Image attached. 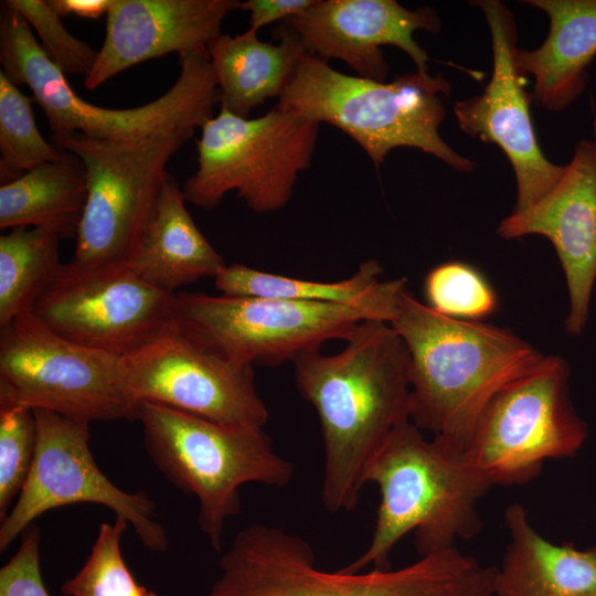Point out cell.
Returning a JSON list of instances; mask_svg holds the SVG:
<instances>
[{
	"label": "cell",
	"instance_id": "1",
	"mask_svg": "<svg viewBox=\"0 0 596 596\" xmlns=\"http://www.w3.org/2000/svg\"><path fill=\"white\" fill-rule=\"evenodd\" d=\"M333 355L292 359L300 394L316 409L324 449L321 501L330 513L353 511L365 475L391 433L411 421L407 348L387 322L362 320Z\"/></svg>",
	"mask_w": 596,
	"mask_h": 596
},
{
	"label": "cell",
	"instance_id": "2",
	"mask_svg": "<svg viewBox=\"0 0 596 596\" xmlns=\"http://www.w3.org/2000/svg\"><path fill=\"white\" fill-rule=\"evenodd\" d=\"M390 324L408 352L411 422L462 450L493 396L545 358L512 331L445 317L406 288Z\"/></svg>",
	"mask_w": 596,
	"mask_h": 596
},
{
	"label": "cell",
	"instance_id": "3",
	"mask_svg": "<svg viewBox=\"0 0 596 596\" xmlns=\"http://www.w3.org/2000/svg\"><path fill=\"white\" fill-rule=\"evenodd\" d=\"M219 567L205 596H494L496 567L456 546L396 570L330 572L304 538L259 522L234 535Z\"/></svg>",
	"mask_w": 596,
	"mask_h": 596
},
{
	"label": "cell",
	"instance_id": "4",
	"mask_svg": "<svg viewBox=\"0 0 596 596\" xmlns=\"http://www.w3.org/2000/svg\"><path fill=\"white\" fill-rule=\"evenodd\" d=\"M365 482L375 483L380 503L365 551L341 570L390 568L398 541L414 532L419 556L455 546L481 529L477 504L492 486L466 450L426 438L411 421L398 425L372 460Z\"/></svg>",
	"mask_w": 596,
	"mask_h": 596
},
{
	"label": "cell",
	"instance_id": "5",
	"mask_svg": "<svg viewBox=\"0 0 596 596\" xmlns=\"http://www.w3.org/2000/svg\"><path fill=\"white\" fill-rule=\"evenodd\" d=\"M449 95L450 84L441 74L416 71L385 83L341 73L306 53L275 108L339 128L375 167L392 149L411 147L470 172L476 163L454 151L438 131Z\"/></svg>",
	"mask_w": 596,
	"mask_h": 596
},
{
	"label": "cell",
	"instance_id": "6",
	"mask_svg": "<svg viewBox=\"0 0 596 596\" xmlns=\"http://www.w3.org/2000/svg\"><path fill=\"white\" fill-rule=\"evenodd\" d=\"M137 421L153 466L196 498L200 530L217 552L227 520L241 512L242 486L285 487L294 477V464L275 450L263 427L225 425L147 402L139 404Z\"/></svg>",
	"mask_w": 596,
	"mask_h": 596
},
{
	"label": "cell",
	"instance_id": "7",
	"mask_svg": "<svg viewBox=\"0 0 596 596\" xmlns=\"http://www.w3.org/2000/svg\"><path fill=\"white\" fill-rule=\"evenodd\" d=\"M0 13V71L18 87L30 88L53 134L78 131L99 139L131 140L180 125L201 129L213 117L219 97L209 54L180 55L177 81L155 100L134 108H105L71 88L18 12L1 2Z\"/></svg>",
	"mask_w": 596,
	"mask_h": 596
},
{
	"label": "cell",
	"instance_id": "8",
	"mask_svg": "<svg viewBox=\"0 0 596 596\" xmlns=\"http://www.w3.org/2000/svg\"><path fill=\"white\" fill-rule=\"evenodd\" d=\"M198 128L180 125L131 140L53 134L52 142L77 156L87 174V201L71 262L129 263L157 204L168 162Z\"/></svg>",
	"mask_w": 596,
	"mask_h": 596
},
{
	"label": "cell",
	"instance_id": "9",
	"mask_svg": "<svg viewBox=\"0 0 596 596\" xmlns=\"http://www.w3.org/2000/svg\"><path fill=\"white\" fill-rule=\"evenodd\" d=\"M0 406L92 423L137 421L121 359L73 342L32 312L0 327Z\"/></svg>",
	"mask_w": 596,
	"mask_h": 596
},
{
	"label": "cell",
	"instance_id": "10",
	"mask_svg": "<svg viewBox=\"0 0 596 596\" xmlns=\"http://www.w3.org/2000/svg\"><path fill=\"white\" fill-rule=\"evenodd\" d=\"M319 125L275 107L255 118L220 108L201 127L198 168L182 188L185 200L212 210L236 191L255 213L284 207L310 164Z\"/></svg>",
	"mask_w": 596,
	"mask_h": 596
},
{
	"label": "cell",
	"instance_id": "11",
	"mask_svg": "<svg viewBox=\"0 0 596 596\" xmlns=\"http://www.w3.org/2000/svg\"><path fill=\"white\" fill-rule=\"evenodd\" d=\"M120 359L125 385L138 404L231 426L264 427L268 419L253 365L231 359L174 312L148 342Z\"/></svg>",
	"mask_w": 596,
	"mask_h": 596
},
{
	"label": "cell",
	"instance_id": "12",
	"mask_svg": "<svg viewBox=\"0 0 596 596\" xmlns=\"http://www.w3.org/2000/svg\"><path fill=\"white\" fill-rule=\"evenodd\" d=\"M566 361L547 355L533 372L498 392L482 412L466 453L493 486H522L547 459L573 458L587 428L568 392Z\"/></svg>",
	"mask_w": 596,
	"mask_h": 596
},
{
	"label": "cell",
	"instance_id": "13",
	"mask_svg": "<svg viewBox=\"0 0 596 596\" xmlns=\"http://www.w3.org/2000/svg\"><path fill=\"white\" fill-rule=\"evenodd\" d=\"M34 460L23 489L0 521V552L45 512L79 503L110 509L127 521L145 547L166 551L169 538L153 500L143 490L120 489L99 469L89 448V423L44 409H34Z\"/></svg>",
	"mask_w": 596,
	"mask_h": 596
},
{
	"label": "cell",
	"instance_id": "14",
	"mask_svg": "<svg viewBox=\"0 0 596 596\" xmlns=\"http://www.w3.org/2000/svg\"><path fill=\"white\" fill-rule=\"evenodd\" d=\"M174 295L128 264H63L31 312L55 333L116 356L148 342L174 312Z\"/></svg>",
	"mask_w": 596,
	"mask_h": 596
},
{
	"label": "cell",
	"instance_id": "15",
	"mask_svg": "<svg viewBox=\"0 0 596 596\" xmlns=\"http://www.w3.org/2000/svg\"><path fill=\"white\" fill-rule=\"evenodd\" d=\"M174 313L231 359L249 365L292 361L329 340H347L360 321L370 320L340 305L189 291L175 292Z\"/></svg>",
	"mask_w": 596,
	"mask_h": 596
},
{
	"label": "cell",
	"instance_id": "16",
	"mask_svg": "<svg viewBox=\"0 0 596 596\" xmlns=\"http://www.w3.org/2000/svg\"><path fill=\"white\" fill-rule=\"evenodd\" d=\"M489 25L493 70L480 95L457 102L454 113L470 137L499 146L512 164L518 195L513 211L523 210L550 192L566 164H555L543 155L534 132L524 76L517 62V30L512 13L498 0L475 1Z\"/></svg>",
	"mask_w": 596,
	"mask_h": 596
},
{
	"label": "cell",
	"instance_id": "17",
	"mask_svg": "<svg viewBox=\"0 0 596 596\" xmlns=\"http://www.w3.org/2000/svg\"><path fill=\"white\" fill-rule=\"evenodd\" d=\"M507 240L542 235L553 244L567 285L565 331L578 336L596 281V140L582 139L555 187L498 226Z\"/></svg>",
	"mask_w": 596,
	"mask_h": 596
},
{
	"label": "cell",
	"instance_id": "18",
	"mask_svg": "<svg viewBox=\"0 0 596 596\" xmlns=\"http://www.w3.org/2000/svg\"><path fill=\"white\" fill-rule=\"evenodd\" d=\"M307 53L340 60L358 76L385 82L389 64L382 45L404 51L416 71L427 73L428 56L417 44V30L438 32L440 19L429 7L408 10L395 0H316L286 21Z\"/></svg>",
	"mask_w": 596,
	"mask_h": 596
},
{
	"label": "cell",
	"instance_id": "19",
	"mask_svg": "<svg viewBox=\"0 0 596 596\" xmlns=\"http://www.w3.org/2000/svg\"><path fill=\"white\" fill-rule=\"evenodd\" d=\"M237 0H114L106 35L84 86L95 89L121 72L169 53L209 54Z\"/></svg>",
	"mask_w": 596,
	"mask_h": 596
},
{
	"label": "cell",
	"instance_id": "20",
	"mask_svg": "<svg viewBox=\"0 0 596 596\" xmlns=\"http://www.w3.org/2000/svg\"><path fill=\"white\" fill-rule=\"evenodd\" d=\"M503 520L510 539L496 567L494 596H596V545L550 542L520 503L508 505Z\"/></svg>",
	"mask_w": 596,
	"mask_h": 596
},
{
	"label": "cell",
	"instance_id": "21",
	"mask_svg": "<svg viewBox=\"0 0 596 596\" xmlns=\"http://www.w3.org/2000/svg\"><path fill=\"white\" fill-rule=\"evenodd\" d=\"M544 11L550 30L534 50L517 49L520 73L534 77L533 96L550 111H562L585 89L596 56V0H529Z\"/></svg>",
	"mask_w": 596,
	"mask_h": 596
},
{
	"label": "cell",
	"instance_id": "22",
	"mask_svg": "<svg viewBox=\"0 0 596 596\" xmlns=\"http://www.w3.org/2000/svg\"><path fill=\"white\" fill-rule=\"evenodd\" d=\"M185 195L168 172L141 241L129 260L145 281L169 294L226 265L185 207Z\"/></svg>",
	"mask_w": 596,
	"mask_h": 596
},
{
	"label": "cell",
	"instance_id": "23",
	"mask_svg": "<svg viewBox=\"0 0 596 596\" xmlns=\"http://www.w3.org/2000/svg\"><path fill=\"white\" fill-rule=\"evenodd\" d=\"M207 52L221 108L244 118L268 98L281 96L307 53L288 26L278 44L259 40L257 31L248 29L235 36L221 34Z\"/></svg>",
	"mask_w": 596,
	"mask_h": 596
},
{
	"label": "cell",
	"instance_id": "24",
	"mask_svg": "<svg viewBox=\"0 0 596 596\" xmlns=\"http://www.w3.org/2000/svg\"><path fill=\"white\" fill-rule=\"evenodd\" d=\"M382 272L377 260L368 259L350 278L317 281L232 264L220 270L214 284L226 296L272 297L347 306L363 311L370 320L391 323L400 296L406 288V279L380 280Z\"/></svg>",
	"mask_w": 596,
	"mask_h": 596
},
{
	"label": "cell",
	"instance_id": "25",
	"mask_svg": "<svg viewBox=\"0 0 596 596\" xmlns=\"http://www.w3.org/2000/svg\"><path fill=\"white\" fill-rule=\"evenodd\" d=\"M83 162L64 150L0 187V228L45 227L60 238H75L87 201Z\"/></svg>",
	"mask_w": 596,
	"mask_h": 596
},
{
	"label": "cell",
	"instance_id": "26",
	"mask_svg": "<svg viewBox=\"0 0 596 596\" xmlns=\"http://www.w3.org/2000/svg\"><path fill=\"white\" fill-rule=\"evenodd\" d=\"M60 240L45 227H18L0 236V327L31 312L57 274Z\"/></svg>",
	"mask_w": 596,
	"mask_h": 596
},
{
	"label": "cell",
	"instance_id": "27",
	"mask_svg": "<svg viewBox=\"0 0 596 596\" xmlns=\"http://www.w3.org/2000/svg\"><path fill=\"white\" fill-rule=\"evenodd\" d=\"M33 98L0 71V181L11 182L63 151L39 131Z\"/></svg>",
	"mask_w": 596,
	"mask_h": 596
},
{
	"label": "cell",
	"instance_id": "28",
	"mask_svg": "<svg viewBox=\"0 0 596 596\" xmlns=\"http://www.w3.org/2000/svg\"><path fill=\"white\" fill-rule=\"evenodd\" d=\"M127 528L123 518L99 525L86 561L62 584L64 596H157L138 584L124 560L120 542Z\"/></svg>",
	"mask_w": 596,
	"mask_h": 596
},
{
	"label": "cell",
	"instance_id": "29",
	"mask_svg": "<svg viewBox=\"0 0 596 596\" xmlns=\"http://www.w3.org/2000/svg\"><path fill=\"white\" fill-rule=\"evenodd\" d=\"M424 292L427 306L453 319L482 321L498 307V295L488 278L468 263L450 260L426 275Z\"/></svg>",
	"mask_w": 596,
	"mask_h": 596
},
{
	"label": "cell",
	"instance_id": "30",
	"mask_svg": "<svg viewBox=\"0 0 596 596\" xmlns=\"http://www.w3.org/2000/svg\"><path fill=\"white\" fill-rule=\"evenodd\" d=\"M36 441L38 425L33 409L0 406V521L28 480Z\"/></svg>",
	"mask_w": 596,
	"mask_h": 596
},
{
	"label": "cell",
	"instance_id": "31",
	"mask_svg": "<svg viewBox=\"0 0 596 596\" xmlns=\"http://www.w3.org/2000/svg\"><path fill=\"white\" fill-rule=\"evenodd\" d=\"M2 3L18 12L36 31L44 53L65 75H88L98 51L66 30L62 17L49 0H4Z\"/></svg>",
	"mask_w": 596,
	"mask_h": 596
},
{
	"label": "cell",
	"instance_id": "32",
	"mask_svg": "<svg viewBox=\"0 0 596 596\" xmlns=\"http://www.w3.org/2000/svg\"><path fill=\"white\" fill-rule=\"evenodd\" d=\"M41 530L31 524L14 555L0 568V596H50L40 565Z\"/></svg>",
	"mask_w": 596,
	"mask_h": 596
},
{
	"label": "cell",
	"instance_id": "33",
	"mask_svg": "<svg viewBox=\"0 0 596 596\" xmlns=\"http://www.w3.org/2000/svg\"><path fill=\"white\" fill-rule=\"evenodd\" d=\"M316 0H247L240 8L249 12V29L258 31L264 25L278 20L299 15L310 8Z\"/></svg>",
	"mask_w": 596,
	"mask_h": 596
},
{
	"label": "cell",
	"instance_id": "34",
	"mask_svg": "<svg viewBox=\"0 0 596 596\" xmlns=\"http://www.w3.org/2000/svg\"><path fill=\"white\" fill-rule=\"evenodd\" d=\"M49 2L61 17L98 19L108 14L114 0H49Z\"/></svg>",
	"mask_w": 596,
	"mask_h": 596
}]
</instances>
